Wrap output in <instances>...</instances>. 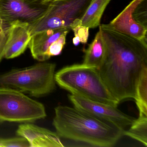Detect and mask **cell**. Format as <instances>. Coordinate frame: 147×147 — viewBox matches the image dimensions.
I'll return each mask as SVG.
<instances>
[{"label":"cell","instance_id":"obj_12","mask_svg":"<svg viewBox=\"0 0 147 147\" xmlns=\"http://www.w3.org/2000/svg\"><path fill=\"white\" fill-rule=\"evenodd\" d=\"M31 36L30 25L16 23L11 26L8 30L4 58L13 59L23 54L28 47Z\"/></svg>","mask_w":147,"mask_h":147},{"label":"cell","instance_id":"obj_6","mask_svg":"<svg viewBox=\"0 0 147 147\" xmlns=\"http://www.w3.org/2000/svg\"><path fill=\"white\" fill-rule=\"evenodd\" d=\"M92 0H53L50 2L47 12L32 25L31 36L48 29H70L76 20H81Z\"/></svg>","mask_w":147,"mask_h":147},{"label":"cell","instance_id":"obj_13","mask_svg":"<svg viewBox=\"0 0 147 147\" xmlns=\"http://www.w3.org/2000/svg\"><path fill=\"white\" fill-rule=\"evenodd\" d=\"M106 45L100 28L93 41L85 50L83 64L98 68L105 58Z\"/></svg>","mask_w":147,"mask_h":147},{"label":"cell","instance_id":"obj_19","mask_svg":"<svg viewBox=\"0 0 147 147\" xmlns=\"http://www.w3.org/2000/svg\"><path fill=\"white\" fill-rule=\"evenodd\" d=\"M8 31L5 30L0 19V62L4 58L5 47L7 41Z\"/></svg>","mask_w":147,"mask_h":147},{"label":"cell","instance_id":"obj_18","mask_svg":"<svg viewBox=\"0 0 147 147\" xmlns=\"http://www.w3.org/2000/svg\"><path fill=\"white\" fill-rule=\"evenodd\" d=\"M30 147L29 142L23 137L0 138V147Z\"/></svg>","mask_w":147,"mask_h":147},{"label":"cell","instance_id":"obj_8","mask_svg":"<svg viewBox=\"0 0 147 147\" xmlns=\"http://www.w3.org/2000/svg\"><path fill=\"white\" fill-rule=\"evenodd\" d=\"M108 24L147 44V0H132Z\"/></svg>","mask_w":147,"mask_h":147},{"label":"cell","instance_id":"obj_11","mask_svg":"<svg viewBox=\"0 0 147 147\" xmlns=\"http://www.w3.org/2000/svg\"><path fill=\"white\" fill-rule=\"evenodd\" d=\"M17 135L27 140L31 147H63L56 132L29 123L20 125Z\"/></svg>","mask_w":147,"mask_h":147},{"label":"cell","instance_id":"obj_16","mask_svg":"<svg viewBox=\"0 0 147 147\" xmlns=\"http://www.w3.org/2000/svg\"><path fill=\"white\" fill-rule=\"evenodd\" d=\"M134 99L139 114L147 116V67L142 70L139 77Z\"/></svg>","mask_w":147,"mask_h":147},{"label":"cell","instance_id":"obj_14","mask_svg":"<svg viewBox=\"0 0 147 147\" xmlns=\"http://www.w3.org/2000/svg\"><path fill=\"white\" fill-rule=\"evenodd\" d=\"M111 1L92 0L81 19L82 24L89 29L99 26L104 11Z\"/></svg>","mask_w":147,"mask_h":147},{"label":"cell","instance_id":"obj_5","mask_svg":"<svg viewBox=\"0 0 147 147\" xmlns=\"http://www.w3.org/2000/svg\"><path fill=\"white\" fill-rule=\"evenodd\" d=\"M46 116L42 103L17 89L0 87V122L32 123Z\"/></svg>","mask_w":147,"mask_h":147},{"label":"cell","instance_id":"obj_9","mask_svg":"<svg viewBox=\"0 0 147 147\" xmlns=\"http://www.w3.org/2000/svg\"><path fill=\"white\" fill-rule=\"evenodd\" d=\"M70 31L67 28L48 29L32 35L28 45L32 57L43 62L51 57L60 55L66 44V37Z\"/></svg>","mask_w":147,"mask_h":147},{"label":"cell","instance_id":"obj_1","mask_svg":"<svg viewBox=\"0 0 147 147\" xmlns=\"http://www.w3.org/2000/svg\"><path fill=\"white\" fill-rule=\"evenodd\" d=\"M99 26L106 45L105 58L97 69L100 75L119 103L134 99L139 77L147 67V44L108 24Z\"/></svg>","mask_w":147,"mask_h":147},{"label":"cell","instance_id":"obj_10","mask_svg":"<svg viewBox=\"0 0 147 147\" xmlns=\"http://www.w3.org/2000/svg\"><path fill=\"white\" fill-rule=\"evenodd\" d=\"M69 99L74 107L83 111L109 121L123 130L135 120V118L127 115L108 104L85 98L74 94H69Z\"/></svg>","mask_w":147,"mask_h":147},{"label":"cell","instance_id":"obj_4","mask_svg":"<svg viewBox=\"0 0 147 147\" xmlns=\"http://www.w3.org/2000/svg\"><path fill=\"white\" fill-rule=\"evenodd\" d=\"M56 64L40 63L0 74V87L11 88L39 97L52 92L56 87Z\"/></svg>","mask_w":147,"mask_h":147},{"label":"cell","instance_id":"obj_2","mask_svg":"<svg viewBox=\"0 0 147 147\" xmlns=\"http://www.w3.org/2000/svg\"><path fill=\"white\" fill-rule=\"evenodd\" d=\"M53 124L60 138L97 147L114 146L125 130L74 107L66 106L55 108Z\"/></svg>","mask_w":147,"mask_h":147},{"label":"cell","instance_id":"obj_17","mask_svg":"<svg viewBox=\"0 0 147 147\" xmlns=\"http://www.w3.org/2000/svg\"><path fill=\"white\" fill-rule=\"evenodd\" d=\"M70 28L74 35L73 39L74 45L77 46L80 43L84 44L87 43L89 37V29L82 24L81 20H76Z\"/></svg>","mask_w":147,"mask_h":147},{"label":"cell","instance_id":"obj_7","mask_svg":"<svg viewBox=\"0 0 147 147\" xmlns=\"http://www.w3.org/2000/svg\"><path fill=\"white\" fill-rule=\"evenodd\" d=\"M49 4L42 0H0V19L3 28L8 31L16 23L32 25L44 15Z\"/></svg>","mask_w":147,"mask_h":147},{"label":"cell","instance_id":"obj_20","mask_svg":"<svg viewBox=\"0 0 147 147\" xmlns=\"http://www.w3.org/2000/svg\"><path fill=\"white\" fill-rule=\"evenodd\" d=\"M42 1L44 2H49L52 1L53 0H42Z\"/></svg>","mask_w":147,"mask_h":147},{"label":"cell","instance_id":"obj_3","mask_svg":"<svg viewBox=\"0 0 147 147\" xmlns=\"http://www.w3.org/2000/svg\"><path fill=\"white\" fill-rule=\"evenodd\" d=\"M55 78L61 87L71 94L114 107L119 103L107 87L96 68L83 63L74 64L60 69Z\"/></svg>","mask_w":147,"mask_h":147},{"label":"cell","instance_id":"obj_15","mask_svg":"<svg viewBox=\"0 0 147 147\" xmlns=\"http://www.w3.org/2000/svg\"><path fill=\"white\" fill-rule=\"evenodd\" d=\"M123 136H126L137 140L147 146V116L139 114L130 125L129 129L125 130Z\"/></svg>","mask_w":147,"mask_h":147}]
</instances>
